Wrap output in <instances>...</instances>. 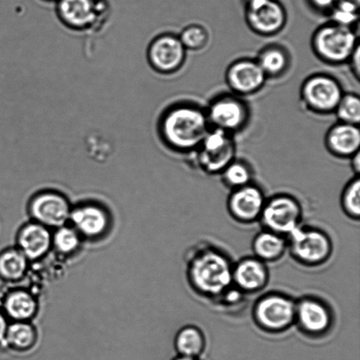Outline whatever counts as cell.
I'll return each mask as SVG.
<instances>
[{
  "label": "cell",
  "mask_w": 360,
  "mask_h": 360,
  "mask_svg": "<svg viewBox=\"0 0 360 360\" xmlns=\"http://www.w3.org/2000/svg\"><path fill=\"white\" fill-rule=\"evenodd\" d=\"M233 261L218 247L202 243L186 255V278L200 297L214 302L232 285Z\"/></svg>",
  "instance_id": "cell-1"
},
{
  "label": "cell",
  "mask_w": 360,
  "mask_h": 360,
  "mask_svg": "<svg viewBox=\"0 0 360 360\" xmlns=\"http://www.w3.org/2000/svg\"><path fill=\"white\" fill-rule=\"evenodd\" d=\"M207 112L192 104H178L162 115L160 132L165 144L179 153L199 149L210 131Z\"/></svg>",
  "instance_id": "cell-2"
},
{
  "label": "cell",
  "mask_w": 360,
  "mask_h": 360,
  "mask_svg": "<svg viewBox=\"0 0 360 360\" xmlns=\"http://www.w3.org/2000/svg\"><path fill=\"white\" fill-rule=\"evenodd\" d=\"M296 300L282 292L271 291L254 302L252 319L261 331L270 335L287 333L295 326Z\"/></svg>",
  "instance_id": "cell-3"
},
{
  "label": "cell",
  "mask_w": 360,
  "mask_h": 360,
  "mask_svg": "<svg viewBox=\"0 0 360 360\" xmlns=\"http://www.w3.org/2000/svg\"><path fill=\"white\" fill-rule=\"evenodd\" d=\"M285 238L288 252L295 262L303 266H323L333 255V239L323 229L301 224Z\"/></svg>",
  "instance_id": "cell-4"
},
{
  "label": "cell",
  "mask_w": 360,
  "mask_h": 360,
  "mask_svg": "<svg viewBox=\"0 0 360 360\" xmlns=\"http://www.w3.org/2000/svg\"><path fill=\"white\" fill-rule=\"evenodd\" d=\"M359 34L352 27L334 22L323 25L315 32L312 47L316 55L330 65H342L349 61L359 44Z\"/></svg>",
  "instance_id": "cell-5"
},
{
  "label": "cell",
  "mask_w": 360,
  "mask_h": 360,
  "mask_svg": "<svg viewBox=\"0 0 360 360\" xmlns=\"http://www.w3.org/2000/svg\"><path fill=\"white\" fill-rule=\"evenodd\" d=\"M295 326L310 340L326 338L335 326L333 307L319 296H302L296 300Z\"/></svg>",
  "instance_id": "cell-6"
},
{
  "label": "cell",
  "mask_w": 360,
  "mask_h": 360,
  "mask_svg": "<svg viewBox=\"0 0 360 360\" xmlns=\"http://www.w3.org/2000/svg\"><path fill=\"white\" fill-rule=\"evenodd\" d=\"M303 208L297 198L278 193L266 199L259 218L264 229L287 236L302 224Z\"/></svg>",
  "instance_id": "cell-7"
},
{
  "label": "cell",
  "mask_w": 360,
  "mask_h": 360,
  "mask_svg": "<svg viewBox=\"0 0 360 360\" xmlns=\"http://www.w3.org/2000/svg\"><path fill=\"white\" fill-rule=\"evenodd\" d=\"M198 151V165L207 174H221L235 160L236 146L231 134L213 129L205 137Z\"/></svg>",
  "instance_id": "cell-8"
},
{
  "label": "cell",
  "mask_w": 360,
  "mask_h": 360,
  "mask_svg": "<svg viewBox=\"0 0 360 360\" xmlns=\"http://www.w3.org/2000/svg\"><path fill=\"white\" fill-rule=\"evenodd\" d=\"M302 101L316 114H330L336 110L344 95L343 88L336 79L327 74H315L303 83Z\"/></svg>",
  "instance_id": "cell-9"
},
{
  "label": "cell",
  "mask_w": 360,
  "mask_h": 360,
  "mask_svg": "<svg viewBox=\"0 0 360 360\" xmlns=\"http://www.w3.org/2000/svg\"><path fill=\"white\" fill-rule=\"evenodd\" d=\"M207 112L213 129L231 134L238 131L249 121V108L241 98L232 94L221 95L212 101Z\"/></svg>",
  "instance_id": "cell-10"
},
{
  "label": "cell",
  "mask_w": 360,
  "mask_h": 360,
  "mask_svg": "<svg viewBox=\"0 0 360 360\" xmlns=\"http://www.w3.org/2000/svg\"><path fill=\"white\" fill-rule=\"evenodd\" d=\"M245 1L247 23L255 33L270 37L283 30L287 22V12L278 0Z\"/></svg>",
  "instance_id": "cell-11"
},
{
  "label": "cell",
  "mask_w": 360,
  "mask_h": 360,
  "mask_svg": "<svg viewBox=\"0 0 360 360\" xmlns=\"http://www.w3.org/2000/svg\"><path fill=\"white\" fill-rule=\"evenodd\" d=\"M266 197L259 186L250 185L231 190L227 199V210L238 224L248 225L259 221Z\"/></svg>",
  "instance_id": "cell-12"
},
{
  "label": "cell",
  "mask_w": 360,
  "mask_h": 360,
  "mask_svg": "<svg viewBox=\"0 0 360 360\" xmlns=\"http://www.w3.org/2000/svg\"><path fill=\"white\" fill-rule=\"evenodd\" d=\"M59 19L67 27L76 30L93 27L107 11L105 0H58Z\"/></svg>",
  "instance_id": "cell-13"
},
{
  "label": "cell",
  "mask_w": 360,
  "mask_h": 360,
  "mask_svg": "<svg viewBox=\"0 0 360 360\" xmlns=\"http://www.w3.org/2000/svg\"><path fill=\"white\" fill-rule=\"evenodd\" d=\"M186 49L179 37L172 34H161L151 42L148 58L157 72L171 74L177 72L185 63Z\"/></svg>",
  "instance_id": "cell-14"
},
{
  "label": "cell",
  "mask_w": 360,
  "mask_h": 360,
  "mask_svg": "<svg viewBox=\"0 0 360 360\" xmlns=\"http://www.w3.org/2000/svg\"><path fill=\"white\" fill-rule=\"evenodd\" d=\"M269 281L270 271L267 264L256 257H245L233 264L232 284L246 295L264 290Z\"/></svg>",
  "instance_id": "cell-15"
},
{
  "label": "cell",
  "mask_w": 360,
  "mask_h": 360,
  "mask_svg": "<svg viewBox=\"0 0 360 360\" xmlns=\"http://www.w3.org/2000/svg\"><path fill=\"white\" fill-rule=\"evenodd\" d=\"M267 79L257 60L240 59L229 65L226 81L233 93L242 96L257 93L262 89Z\"/></svg>",
  "instance_id": "cell-16"
},
{
  "label": "cell",
  "mask_w": 360,
  "mask_h": 360,
  "mask_svg": "<svg viewBox=\"0 0 360 360\" xmlns=\"http://www.w3.org/2000/svg\"><path fill=\"white\" fill-rule=\"evenodd\" d=\"M31 212L41 224L61 227L70 218L72 211L65 198L56 193H44L32 201Z\"/></svg>",
  "instance_id": "cell-17"
},
{
  "label": "cell",
  "mask_w": 360,
  "mask_h": 360,
  "mask_svg": "<svg viewBox=\"0 0 360 360\" xmlns=\"http://www.w3.org/2000/svg\"><path fill=\"white\" fill-rule=\"evenodd\" d=\"M328 150L334 156L341 158H351L359 153V126L338 122L331 127L326 136Z\"/></svg>",
  "instance_id": "cell-18"
},
{
  "label": "cell",
  "mask_w": 360,
  "mask_h": 360,
  "mask_svg": "<svg viewBox=\"0 0 360 360\" xmlns=\"http://www.w3.org/2000/svg\"><path fill=\"white\" fill-rule=\"evenodd\" d=\"M252 250V256L264 263L278 262L288 252V240L285 236L263 229L254 236Z\"/></svg>",
  "instance_id": "cell-19"
},
{
  "label": "cell",
  "mask_w": 360,
  "mask_h": 360,
  "mask_svg": "<svg viewBox=\"0 0 360 360\" xmlns=\"http://www.w3.org/2000/svg\"><path fill=\"white\" fill-rule=\"evenodd\" d=\"M51 236L45 226L31 224L22 229L19 236L20 252L27 259H37L48 252Z\"/></svg>",
  "instance_id": "cell-20"
},
{
  "label": "cell",
  "mask_w": 360,
  "mask_h": 360,
  "mask_svg": "<svg viewBox=\"0 0 360 360\" xmlns=\"http://www.w3.org/2000/svg\"><path fill=\"white\" fill-rule=\"evenodd\" d=\"M70 218L77 231L87 236H97L107 229L108 217L103 210L93 205L76 208Z\"/></svg>",
  "instance_id": "cell-21"
},
{
  "label": "cell",
  "mask_w": 360,
  "mask_h": 360,
  "mask_svg": "<svg viewBox=\"0 0 360 360\" xmlns=\"http://www.w3.org/2000/svg\"><path fill=\"white\" fill-rule=\"evenodd\" d=\"M174 347L179 356L200 359L206 351V335L200 327L188 324L176 334Z\"/></svg>",
  "instance_id": "cell-22"
},
{
  "label": "cell",
  "mask_w": 360,
  "mask_h": 360,
  "mask_svg": "<svg viewBox=\"0 0 360 360\" xmlns=\"http://www.w3.org/2000/svg\"><path fill=\"white\" fill-rule=\"evenodd\" d=\"M256 60L267 77L281 76L288 70L290 62L287 51L274 45L263 49Z\"/></svg>",
  "instance_id": "cell-23"
},
{
  "label": "cell",
  "mask_w": 360,
  "mask_h": 360,
  "mask_svg": "<svg viewBox=\"0 0 360 360\" xmlns=\"http://www.w3.org/2000/svg\"><path fill=\"white\" fill-rule=\"evenodd\" d=\"M37 302L30 292L16 291L9 295L5 302V309L12 319L22 321L30 319L37 311Z\"/></svg>",
  "instance_id": "cell-24"
},
{
  "label": "cell",
  "mask_w": 360,
  "mask_h": 360,
  "mask_svg": "<svg viewBox=\"0 0 360 360\" xmlns=\"http://www.w3.org/2000/svg\"><path fill=\"white\" fill-rule=\"evenodd\" d=\"M221 176L224 186L231 190L238 189L253 183L252 168L243 161H232L222 171Z\"/></svg>",
  "instance_id": "cell-25"
},
{
  "label": "cell",
  "mask_w": 360,
  "mask_h": 360,
  "mask_svg": "<svg viewBox=\"0 0 360 360\" xmlns=\"http://www.w3.org/2000/svg\"><path fill=\"white\" fill-rule=\"evenodd\" d=\"M26 256L20 250H6L0 255V275L7 280L20 278L27 267Z\"/></svg>",
  "instance_id": "cell-26"
},
{
  "label": "cell",
  "mask_w": 360,
  "mask_h": 360,
  "mask_svg": "<svg viewBox=\"0 0 360 360\" xmlns=\"http://www.w3.org/2000/svg\"><path fill=\"white\" fill-rule=\"evenodd\" d=\"M340 206L342 211L352 221H359L360 218V179L355 176L341 193Z\"/></svg>",
  "instance_id": "cell-27"
},
{
  "label": "cell",
  "mask_w": 360,
  "mask_h": 360,
  "mask_svg": "<svg viewBox=\"0 0 360 360\" xmlns=\"http://www.w3.org/2000/svg\"><path fill=\"white\" fill-rule=\"evenodd\" d=\"M340 122L359 126L360 98L358 94H344L336 110Z\"/></svg>",
  "instance_id": "cell-28"
},
{
  "label": "cell",
  "mask_w": 360,
  "mask_h": 360,
  "mask_svg": "<svg viewBox=\"0 0 360 360\" xmlns=\"http://www.w3.org/2000/svg\"><path fill=\"white\" fill-rule=\"evenodd\" d=\"M5 340L13 347L26 349L33 345L35 333L28 324L15 323L7 328Z\"/></svg>",
  "instance_id": "cell-29"
},
{
  "label": "cell",
  "mask_w": 360,
  "mask_h": 360,
  "mask_svg": "<svg viewBox=\"0 0 360 360\" xmlns=\"http://www.w3.org/2000/svg\"><path fill=\"white\" fill-rule=\"evenodd\" d=\"M179 38L186 51H197L206 47L208 34L206 28L200 25H191L184 28Z\"/></svg>",
  "instance_id": "cell-30"
},
{
  "label": "cell",
  "mask_w": 360,
  "mask_h": 360,
  "mask_svg": "<svg viewBox=\"0 0 360 360\" xmlns=\"http://www.w3.org/2000/svg\"><path fill=\"white\" fill-rule=\"evenodd\" d=\"M359 6L358 4L349 0H340L336 6L331 10L333 22L348 27L358 23Z\"/></svg>",
  "instance_id": "cell-31"
},
{
  "label": "cell",
  "mask_w": 360,
  "mask_h": 360,
  "mask_svg": "<svg viewBox=\"0 0 360 360\" xmlns=\"http://www.w3.org/2000/svg\"><path fill=\"white\" fill-rule=\"evenodd\" d=\"M54 245L60 252L68 254L74 252L79 245V238L75 229L61 227L54 236Z\"/></svg>",
  "instance_id": "cell-32"
},
{
  "label": "cell",
  "mask_w": 360,
  "mask_h": 360,
  "mask_svg": "<svg viewBox=\"0 0 360 360\" xmlns=\"http://www.w3.org/2000/svg\"><path fill=\"white\" fill-rule=\"evenodd\" d=\"M245 294H243L241 290L232 284L214 302L217 303L218 306L224 309H235L242 304L245 301Z\"/></svg>",
  "instance_id": "cell-33"
},
{
  "label": "cell",
  "mask_w": 360,
  "mask_h": 360,
  "mask_svg": "<svg viewBox=\"0 0 360 360\" xmlns=\"http://www.w3.org/2000/svg\"><path fill=\"white\" fill-rule=\"evenodd\" d=\"M349 63H350L351 69L352 72H354V75L356 79H359L360 76V46L358 45L357 48L355 49L354 53L349 59Z\"/></svg>",
  "instance_id": "cell-34"
},
{
  "label": "cell",
  "mask_w": 360,
  "mask_h": 360,
  "mask_svg": "<svg viewBox=\"0 0 360 360\" xmlns=\"http://www.w3.org/2000/svg\"><path fill=\"white\" fill-rule=\"evenodd\" d=\"M313 7L320 11H331L340 0H309Z\"/></svg>",
  "instance_id": "cell-35"
},
{
  "label": "cell",
  "mask_w": 360,
  "mask_h": 360,
  "mask_svg": "<svg viewBox=\"0 0 360 360\" xmlns=\"http://www.w3.org/2000/svg\"><path fill=\"white\" fill-rule=\"evenodd\" d=\"M7 328L6 317L0 313V343L5 340Z\"/></svg>",
  "instance_id": "cell-36"
},
{
  "label": "cell",
  "mask_w": 360,
  "mask_h": 360,
  "mask_svg": "<svg viewBox=\"0 0 360 360\" xmlns=\"http://www.w3.org/2000/svg\"><path fill=\"white\" fill-rule=\"evenodd\" d=\"M352 169L355 172V176H359L360 171V153H356L351 158Z\"/></svg>",
  "instance_id": "cell-37"
},
{
  "label": "cell",
  "mask_w": 360,
  "mask_h": 360,
  "mask_svg": "<svg viewBox=\"0 0 360 360\" xmlns=\"http://www.w3.org/2000/svg\"><path fill=\"white\" fill-rule=\"evenodd\" d=\"M174 360H200L198 358L184 357V356H178Z\"/></svg>",
  "instance_id": "cell-38"
},
{
  "label": "cell",
  "mask_w": 360,
  "mask_h": 360,
  "mask_svg": "<svg viewBox=\"0 0 360 360\" xmlns=\"http://www.w3.org/2000/svg\"><path fill=\"white\" fill-rule=\"evenodd\" d=\"M349 1L354 2L356 4H358V5H359V0H349Z\"/></svg>",
  "instance_id": "cell-39"
}]
</instances>
